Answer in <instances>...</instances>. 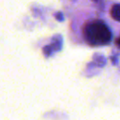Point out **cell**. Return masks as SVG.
Returning a JSON list of instances; mask_svg holds the SVG:
<instances>
[{
    "mask_svg": "<svg viewBox=\"0 0 120 120\" xmlns=\"http://www.w3.org/2000/svg\"><path fill=\"white\" fill-rule=\"evenodd\" d=\"M83 37L90 45H104L111 41L112 34L108 26L102 21H92L84 25Z\"/></svg>",
    "mask_w": 120,
    "mask_h": 120,
    "instance_id": "obj_1",
    "label": "cell"
},
{
    "mask_svg": "<svg viewBox=\"0 0 120 120\" xmlns=\"http://www.w3.org/2000/svg\"><path fill=\"white\" fill-rule=\"evenodd\" d=\"M116 45L119 46V38H116Z\"/></svg>",
    "mask_w": 120,
    "mask_h": 120,
    "instance_id": "obj_3",
    "label": "cell"
},
{
    "mask_svg": "<svg viewBox=\"0 0 120 120\" xmlns=\"http://www.w3.org/2000/svg\"><path fill=\"white\" fill-rule=\"evenodd\" d=\"M93 1H95V2H97V1H98V0H93Z\"/></svg>",
    "mask_w": 120,
    "mask_h": 120,
    "instance_id": "obj_4",
    "label": "cell"
},
{
    "mask_svg": "<svg viewBox=\"0 0 120 120\" xmlns=\"http://www.w3.org/2000/svg\"><path fill=\"white\" fill-rule=\"evenodd\" d=\"M111 16L116 21L119 22L120 21V8L118 4H115L111 8Z\"/></svg>",
    "mask_w": 120,
    "mask_h": 120,
    "instance_id": "obj_2",
    "label": "cell"
}]
</instances>
